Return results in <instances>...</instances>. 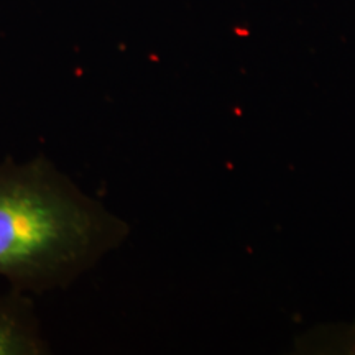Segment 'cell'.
Masks as SVG:
<instances>
[{
    "label": "cell",
    "instance_id": "1",
    "mask_svg": "<svg viewBox=\"0 0 355 355\" xmlns=\"http://www.w3.org/2000/svg\"><path fill=\"white\" fill-rule=\"evenodd\" d=\"M123 235L125 225L50 159L0 163V277L13 291L69 286Z\"/></svg>",
    "mask_w": 355,
    "mask_h": 355
},
{
    "label": "cell",
    "instance_id": "2",
    "mask_svg": "<svg viewBox=\"0 0 355 355\" xmlns=\"http://www.w3.org/2000/svg\"><path fill=\"white\" fill-rule=\"evenodd\" d=\"M50 352L32 300L13 291L0 296V355H43Z\"/></svg>",
    "mask_w": 355,
    "mask_h": 355
}]
</instances>
